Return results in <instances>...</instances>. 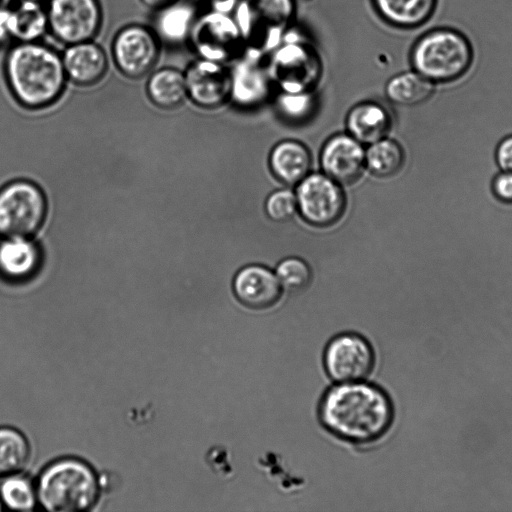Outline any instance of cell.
<instances>
[{"label": "cell", "mask_w": 512, "mask_h": 512, "mask_svg": "<svg viewBox=\"0 0 512 512\" xmlns=\"http://www.w3.org/2000/svg\"><path fill=\"white\" fill-rule=\"evenodd\" d=\"M319 419L335 437L357 445L382 438L394 421V405L381 387L362 381L342 382L321 398Z\"/></svg>", "instance_id": "1"}, {"label": "cell", "mask_w": 512, "mask_h": 512, "mask_svg": "<svg viewBox=\"0 0 512 512\" xmlns=\"http://www.w3.org/2000/svg\"><path fill=\"white\" fill-rule=\"evenodd\" d=\"M323 363L327 375L337 383L362 381L373 371L375 353L366 338L346 332L329 341Z\"/></svg>", "instance_id": "9"}, {"label": "cell", "mask_w": 512, "mask_h": 512, "mask_svg": "<svg viewBox=\"0 0 512 512\" xmlns=\"http://www.w3.org/2000/svg\"><path fill=\"white\" fill-rule=\"evenodd\" d=\"M496 159L503 171H512V135L504 138L498 145Z\"/></svg>", "instance_id": "33"}, {"label": "cell", "mask_w": 512, "mask_h": 512, "mask_svg": "<svg viewBox=\"0 0 512 512\" xmlns=\"http://www.w3.org/2000/svg\"><path fill=\"white\" fill-rule=\"evenodd\" d=\"M37 498L31 482L18 474L5 476L0 484V500L10 509L28 511L33 509Z\"/></svg>", "instance_id": "28"}, {"label": "cell", "mask_w": 512, "mask_h": 512, "mask_svg": "<svg viewBox=\"0 0 512 512\" xmlns=\"http://www.w3.org/2000/svg\"><path fill=\"white\" fill-rule=\"evenodd\" d=\"M349 134L362 144H372L385 138L390 130L391 118L385 107L376 102H361L348 113Z\"/></svg>", "instance_id": "19"}, {"label": "cell", "mask_w": 512, "mask_h": 512, "mask_svg": "<svg viewBox=\"0 0 512 512\" xmlns=\"http://www.w3.org/2000/svg\"><path fill=\"white\" fill-rule=\"evenodd\" d=\"M187 95L200 107L216 108L231 93V71L224 63L200 59L189 66L185 75Z\"/></svg>", "instance_id": "13"}, {"label": "cell", "mask_w": 512, "mask_h": 512, "mask_svg": "<svg viewBox=\"0 0 512 512\" xmlns=\"http://www.w3.org/2000/svg\"><path fill=\"white\" fill-rule=\"evenodd\" d=\"M265 210L268 217L273 221L285 222L290 220L298 210L296 194L287 189L274 191L266 200Z\"/></svg>", "instance_id": "31"}, {"label": "cell", "mask_w": 512, "mask_h": 512, "mask_svg": "<svg viewBox=\"0 0 512 512\" xmlns=\"http://www.w3.org/2000/svg\"><path fill=\"white\" fill-rule=\"evenodd\" d=\"M2 505H3V504H2V502H1V500H0V511L2 510Z\"/></svg>", "instance_id": "37"}, {"label": "cell", "mask_w": 512, "mask_h": 512, "mask_svg": "<svg viewBox=\"0 0 512 512\" xmlns=\"http://www.w3.org/2000/svg\"><path fill=\"white\" fill-rule=\"evenodd\" d=\"M295 194L301 216L311 225L331 226L345 211L346 197L340 184L326 174H308Z\"/></svg>", "instance_id": "8"}, {"label": "cell", "mask_w": 512, "mask_h": 512, "mask_svg": "<svg viewBox=\"0 0 512 512\" xmlns=\"http://www.w3.org/2000/svg\"><path fill=\"white\" fill-rule=\"evenodd\" d=\"M4 73L12 95L29 108L55 102L66 79L62 57L35 42H19L10 48L4 58Z\"/></svg>", "instance_id": "2"}, {"label": "cell", "mask_w": 512, "mask_h": 512, "mask_svg": "<svg viewBox=\"0 0 512 512\" xmlns=\"http://www.w3.org/2000/svg\"><path fill=\"white\" fill-rule=\"evenodd\" d=\"M112 51L117 67L130 78L146 75L155 66L159 54L154 34L139 25L122 29L114 39Z\"/></svg>", "instance_id": "12"}, {"label": "cell", "mask_w": 512, "mask_h": 512, "mask_svg": "<svg viewBox=\"0 0 512 512\" xmlns=\"http://www.w3.org/2000/svg\"><path fill=\"white\" fill-rule=\"evenodd\" d=\"M269 164L277 179L285 184L294 185L309 174L311 155L303 143L285 140L272 149Z\"/></svg>", "instance_id": "20"}, {"label": "cell", "mask_w": 512, "mask_h": 512, "mask_svg": "<svg viewBox=\"0 0 512 512\" xmlns=\"http://www.w3.org/2000/svg\"><path fill=\"white\" fill-rule=\"evenodd\" d=\"M146 6L150 8L160 9L164 6H167L177 0H141Z\"/></svg>", "instance_id": "36"}, {"label": "cell", "mask_w": 512, "mask_h": 512, "mask_svg": "<svg viewBox=\"0 0 512 512\" xmlns=\"http://www.w3.org/2000/svg\"><path fill=\"white\" fill-rule=\"evenodd\" d=\"M31 1L40 2V1H42V0H31Z\"/></svg>", "instance_id": "38"}, {"label": "cell", "mask_w": 512, "mask_h": 512, "mask_svg": "<svg viewBox=\"0 0 512 512\" xmlns=\"http://www.w3.org/2000/svg\"><path fill=\"white\" fill-rule=\"evenodd\" d=\"M272 52L267 68L273 85L281 92H312L322 73L316 49L297 34L287 31Z\"/></svg>", "instance_id": "6"}, {"label": "cell", "mask_w": 512, "mask_h": 512, "mask_svg": "<svg viewBox=\"0 0 512 512\" xmlns=\"http://www.w3.org/2000/svg\"><path fill=\"white\" fill-rule=\"evenodd\" d=\"M36 494L48 511H85L97 502L99 485L94 471L86 463L63 459L44 470Z\"/></svg>", "instance_id": "3"}, {"label": "cell", "mask_w": 512, "mask_h": 512, "mask_svg": "<svg viewBox=\"0 0 512 512\" xmlns=\"http://www.w3.org/2000/svg\"><path fill=\"white\" fill-rule=\"evenodd\" d=\"M405 154L401 145L391 139L382 138L365 151V166L378 177H390L403 167Z\"/></svg>", "instance_id": "26"}, {"label": "cell", "mask_w": 512, "mask_h": 512, "mask_svg": "<svg viewBox=\"0 0 512 512\" xmlns=\"http://www.w3.org/2000/svg\"><path fill=\"white\" fill-rule=\"evenodd\" d=\"M189 36L201 59L220 63L234 59L243 46L235 19L213 10L195 20Z\"/></svg>", "instance_id": "10"}, {"label": "cell", "mask_w": 512, "mask_h": 512, "mask_svg": "<svg viewBox=\"0 0 512 512\" xmlns=\"http://www.w3.org/2000/svg\"><path fill=\"white\" fill-rule=\"evenodd\" d=\"M239 0H210L211 10L230 14L237 6Z\"/></svg>", "instance_id": "35"}, {"label": "cell", "mask_w": 512, "mask_h": 512, "mask_svg": "<svg viewBox=\"0 0 512 512\" xmlns=\"http://www.w3.org/2000/svg\"><path fill=\"white\" fill-rule=\"evenodd\" d=\"M147 92L152 102L158 107L175 108L187 95L185 77L176 69H160L150 77Z\"/></svg>", "instance_id": "25"}, {"label": "cell", "mask_w": 512, "mask_h": 512, "mask_svg": "<svg viewBox=\"0 0 512 512\" xmlns=\"http://www.w3.org/2000/svg\"><path fill=\"white\" fill-rule=\"evenodd\" d=\"M42 260L38 245L26 237L0 240V277L17 282L32 277Z\"/></svg>", "instance_id": "17"}, {"label": "cell", "mask_w": 512, "mask_h": 512, "mask_svg": "<svg viewBox=\"0 0 512 512\" xmlns=\"http://www.w3.org/2000/svg\"><path fill=\"white\" fill-rule=\"evenodd\" d=\"M293 0H239L235 21L246 52L263 56L283 40L294 16Z\"/></svg>", "instance_id": "5"}, {"label": "cell", "mask_w": 512, "mask_h": 512, "mask_svg": "<svg viewBox=\"0 0 512 512\" xmlns=\"http://www.w3.org/2000/svg\"><path fill=\"white\" fill-rule=\"evenodd\" d=\"M262 56L252 53L241 58L231 71L233 101L242 107L252 108L264 103L271 92L273 82Z\"/></svg>", "instance_id": "15"}, {"label": "cell", "mask_w": 512, "mask_h": 512, "mask_svg": "<svg viewBox=\"0 0 512 512\" xmlns=\"http://www.w3.org/2000/svg\"><path fill=\"white\" fill-rule=\"evenodd\" d=\"M282 287L289 293H298L306 289L312 278L309 265L297 257L283 259L276 267L275 272Z\"/></svg>", "instance_id": "29"}, {"label": "cell", "mask_w": 512, "mask_h": 512, "mask_svg": "<svg viewBox=\"0 0 512 512\" xmlns=\"http://www.w3.org/2000/svg\"><path fill=\"white\" fill-rule=\"evenodd\" d=\"M496 197L505 203H512V171H503L493 183Z\"/></svg>", "instance_id": "32"}, {"label": "cell", "mask_w": 512, "mask_h": 512, "mask_svg": "<svg viewBox=\"0 0 512 512\" xmlns=\"http://www.w3.org/2000/svg\"><path fill=\"white\" fill-rule=\"evenodd\" d=\"M30 460V446L22 433L0 427V476L17 474Z\"/></svg>", "instance_id": "27"}, {"label": "cell", "mask_w": 512, "mask_h": 512, "mask_svg": "<svg viewBox=\"0 0 512 512\" xmlns=\"http://www.w3.org/2000/svg\"><path fill=\"white\" fill-rule=\"evenodd\" d=\"M320 162L324 174L339 184H352L365 168V150L350 134H337L324 144Z\"/></svg>", "instance_id": "14"}, {"label": "cell", "mask_w": 512, "mask_h": 512, "mask_svg": "<svg viewBox=\"0 0 512 512\" xmlns=\"http://www.w3.org/2000/svg\"><path fill=\"white\" fill-rule=\"evenodd\" d=\"M276 105L279 114L286 121L301 123L308 120L314 113L315 99L312 92H281Z\"/></svg>", "instance_id": "30"}, {"label": "cell", "mask_w": 512, "mask_h": 512, "mask_svg": "<svg viewBox=\"0 0 512 512\" xmlns=\"http://www.w3.org/2000/svg\"><path fill=\"white\" fill-rule=\"evenodd\" d=\"M386 95L400 105H417L428 100L434 91V82L422 74L407 71L393 76L386 84Z\"/></svg>", "instance_id": "23"}, {"label": "cell", "mask_w": 512, "mask_h": 512, "mask_svg": "<svg viewBox=\"0 0 512 512\" xmlns=\"http://www.w3.org/2000/svg\"><path fill=\"white\" fill-rule=\"evenodd\" d=\"M195 22V13L188 3L175 1L160 8L155 20L157 34L166 42L179 43L186 39Z\"/></svg>", "instance_id": "24"}, {"label": "cell", "mask_w": 512, "mask_h": 512, "mask_svg": "<svg viewBox=\"0 0 512 512\" xmlns=\"http://www.w3.org/2000/svg\"><path fill=\"white\" fill-rule=\"evenodd\" d=\"M48 28L61 42L71 45L90 41L101 24L97 0H50Z\"/></svg>", "instance_id": "11"}, {"label": "cell", "mask_w": 512, "mask_h": 512, "mask_svg": "<svg viewBox=\"0 0 512 512\" xmlns=\"http://www.w3.org/2000/svg\"><path fill=\"white\" fill-rule=\"evenodd\" d=\"M66 77L79 85L98 82L107 71V58L101 47L91 41L68 45L62 56Z\"/></svg>", "instance_id": "18"}, {"label": "cell", "mask_w": 512, "mask_h": 512, "mask_svg": "<svg viewBox=\"0 0 512 512\" xmlns=\"http://www.w3.org/2000/svg\"><path fill=\"white\" fill-rule=\"evenodd\" d=\"M233 291L240 303L254 310L274 306L282 287L275 273L265 266L252 264L240 269L233 280Z\"/></svg>", "instance_id": "16"}, {"label": "cell", "mask_w": 512, "mask_h": 512, "mask_svg": "<svg viewBox=\"0 0 512 512\" xmlns=\"http://www.w3.org/2000/svg\"><path fill=\"white\" fill-rule=\"evenodd\" d=\"M47 202L42 190L32 182L16 180L0 189V236H33L42 226Z\"/></svg>", "instance_id": "7"}, {"label": "cell", "mask_w": 512, "mask_h": 512, "mask_svg": "<svg viewBox=\"0 0 512 512\" xmlns=\"http://www.w3.org/2000/svg\"><path fill=\"white\" fill-rule=\"evenodd\" d=\"M437 0H374L380 15L390 24L413 28L425 23L433 14Z\"/></svg>", "instance_id": "22"}, {"label": "cell", "mask_w": 512, "mask_h": 512, "mask_svg": "<svg viewBox=\"0 0 512 512\" xmlns=\"http://www.w3.org/2000/svg\"><path fill=\"white\" fill-rule=\"evenodd\" d=\"M473 51L460 32L441 28L423 35L414 45L411 61L414 70L432 82L460 78L471 66Z\"/></svg>", "instance_id": "4"}, {"label": "cell", "mask_w": 512, "mask_h": 512, "mask_svg": "<svg viewBox=\"0 0 512 512\" xmlns=\"http://www.w3.org/2000/svg\"><path fill=\"white\" fill-rule=\"evenodd\" d=\"M13 0H0V43L10 39L8 31V19L10 10L13 7Z\"/></svg>", "instance_id": "34"}, {"label": "cell", "mask_w": 512, "mask_h": 512, "mask_svg": "<svg viewBox=\"0 0 512 512\" xmlns=\"http://www.w3.org/2000/svg\"><path fill=\"white\" fill-rule=\"evenodd\" d=\"M48 28L47 12L39 2L23 0L10 10L8 31L10 39L19 42H35Z\"/></svg>", "instance_id": "21"}]
</instances>
